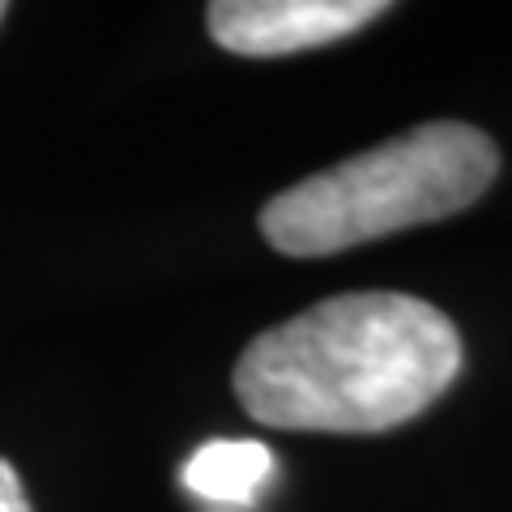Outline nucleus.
<instances>
[{"instance_id":"nucleus-4","label":"nucleus","mask_w":512,"mask_h":512,"mask_svg":"<svg viewBox=\"0 0 512 512\" xmlns=\"http://www.w3.org/2000/svg\"><path fill=\"white\" fill-rule=\"evenodd\" d=\"M274 474V453L261 440L201 444L184 466V487L201 500H252Z\"/></svg>"},{"instance_id":"nucleus-5","label":"nucleus","mask_w":512,"mask_h":512,"mask_svg":"<svg viewBox=\"0 0 512 512\" xmlns=\"http://www.w3.org/2000/svg\"><path fill=\"white\" fill-rule=\"evenodd\" d=\"M0 512H35L26 500V487H22L18 470H13L5 457H0Z\"/></svg>"},{"instance_id":"nucleus-1","label":"nucleus","mask_w":512,"mask_h":512,"mask_svg":"<svg viewBox=\"0 0 512 512\" xmlns=\"http://www.w3.org/2000/svg\"><path fill=\"white\" fill-rule=\"evenodd\" d=\"M461 359V333L436 303L350 291L256 333L235 363V397L265 427L376 436L448 393Z\"/></svg>"},{"instance_id":"nucleus-2","label":"nucleus","mask_w":512,"mask_h":512,"mask_svg":"<svg viewBox=\"0 0 512 512\" xmlns=\"http://www.w3.org/2000/svg\"><path fill=\"white\" fill-rule=\"evenodd\" d=\"M495 175L500 150L483 128L431 120L282 188L261 210V235L282 256H333L470 210Z\"/></svg>"},{"instance_id":"nucleus-3","label":"nucleus","mask_w":512,"mask_h":512,"mask_svg":"<svg viewBox=\"0 0 512 512\" xmlns=\"http://www.w3.org/2000/svg\"><path fill=\"white\" fill-rule=\"evenodd\" d=\"M380 13H389L380 0H218L205 26L222 52L269 60L338 43Z\"/></svg>"},{"instance_id":"nucleus-6","label":"nucleus","mask_w":512,"mask_h":512,"mask_svg":"<svg viewBox=\"0 0 512 512\" xmlns=\"http://www.w3.org/2000/svg\"><path fill=\"white\" fill-rule=\"evenodd\" d=\"M5 13H9V9H5V5H0V22H5Z\"/></svg>"}]
</instances>
